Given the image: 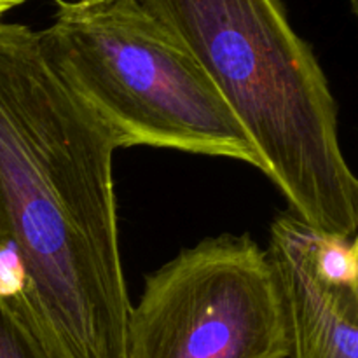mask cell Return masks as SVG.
<instances>
[{
	"instance_id": "8",
	"label": "cell",
	"mask_w": 358,
	"mask_h": 358,
	"mask_svg": "<svg viewBox=\"0 0 358 358\" xmlns=\"http://www.w3.org/2000/svg\"><path fill=\"white\" fill-rule=\"evenodd\" d=\"M27 2L28 0H0V16H2L3 13H7V10L23 6V3Z\"/></svg>"
},
{
	"instance_id": "2",
	"label": "cell",
	"mask_w": 358,
	"mask_h": 358,
	"mask_svg": "<svg viewBox=\"0 0 358 358\" xmlns=\"http://www.w3.org/2000/svg\"><path fill=\"white\" fill-rule=\"evenodd\" d=\"M194 56L254 142L294 215L357 236L358 182L339 142L338 103L282 0H138Z\"/></svg>"
},
{
	"instance_id": "6",
	"label": "cell",
	"mask_w": 358,
	"mask_h": 358,
	"mask_svg": "<svg viewBox=\"0 0 358 358\" xmlns=\"http://www.w3.org/2000/svg\"><path fill=\"white\" fill-rule=\"evenodd\" d=\"M0 358H55L10 285L0 280Z\"/></svg>"
},
{
	"instance_id": "4",
	"label": "cell",
	"mask_w": 358,
	"mask_h": 358,
	"mask_svg": "<svg viewBox=\"0 0 358 358\" xmlns=\"http://www.w3.org/2000/svg\"><path fill=\"white\" fill-rule=\"evenodd\" d=\"M285 304L250 234L184 248L145 276L129 308L126 358H289Z\"/></svg>"
},
{
	"instance_id": "5",
	"label": "cell",
	"mask_w": 358,
	"mask_h": 358,
	"mask_svg": "<svg viewBox=\"0 0 358 358\" xmlns=\"http://www.w3.org/2000/svg\"><path fill=\"white\" fill-rule=\"evenodd\" d=\"M315 233L290 210L269 229L266 252L285 304L289 358H358V289L318 273Z\"/></svg>"
},
{
	"instance_id": "9",
	"label": "cell",
	"mask_w": 358,
	"mask_h": 358,
	"mask_svg": "<svg viewBox=\"0 0 358 358\" xmlns=\"http://www.w3.org/2000/svg\"><path fill=\"white\" fill-rule=\"evenodd\" d=\"M350 3H352V10L353 13H358V0H350Z\"/></svg>"
},
{
	"instance_id": "3",
	"label": "cell",
	"mask_w": 358,
	"mask_h": 358,
	"mask_svg": "<svg viewBox=\"0 0 358 358\" xmlns=\"http://www.w3.org/2000/svg\"><path fill=\"white\" fill-rule=\"evenodd\" d=\"M44 58L117 149L156 147L264 163L194 56L138 0H56Z\"/></svg>"
},
{
	"instance_id": "7",
	"label": "cell",
	"mask_w": 358,
	"mask_h": 358,
	"mask_svg": "<svg viewBox=\"0 0 358 358\" xmlns=\"http://www.w3.org/2000/svg\"><path fill=\"white\" fill-rule=\"evenodd\" d=\"M313 255L318 273L327 282L358 289L357 236L339 238L315 233Z\"/></svg>"
},
{
	"instance_id": "1",
	"label": "cell",
	"mask_w": 358,
	"mask_h": 358,
	"mask_svg": "<svg viewBox=\"0 0 358 358\" xmlns=\"http://www.w3.org/2000/svg\"><path fill=\"white\" fill-rule=\"evenodd\" d=\"M114 138L0 21V271L55 358H126Z\"/></svg>"
}]
</instances>
